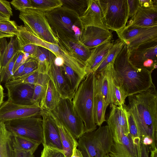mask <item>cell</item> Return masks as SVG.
I'll return each mask as SVG.
<instances>
[{
  "mask_svg": "<svg viewBox=\"0 0 157 157\" xmlns=\"http://www.w3.org/2000/svg\"><path fill=\"white\" fill-rule=\"evenodd\" d=\"M140 140L151 138L157 145V92L155 85L148 89L128 97Z\"/></svg>",
  "mask_w": 157,
  "mask_h": 157,
  "instance_id": "1",
  "label": "cell"
},
{
  "mask_svg": "<svg viewBox=\"0 0 157 157\" xmlns=\"http://www.w3.org/2000/svg\"><path fill=\"white\" fill-rule=\"evenodd\" d=\"M114 80L128 97L146 90L154 85L151 73L134 66L129 60L125 44L114 62Z\"/></svg>",
  "mask_w": 157,
  "mask_h": 157,
  "instance_id": "2",
  "label": "cell"
},
{
  "mask_svg": "<svg viewBox=\"0 0 157 157\" xmlns=\"http://www.w3.org/2000/svg\"><path fill=\"white\" fill-rule=\"evenodd\" d=\"M95 80L94 72L87 75L75 92L72 100L74 109L83 122L85 133L97 129L93 115Z\"/></svg>",
  "mask_w": 157,
  "mask_h": 157,
  "instance_id": "3",
  "label": "cell"
},
{
  "mask_svg": "<svg viewBox=\"0 0 157 157\" xmlns=\"http://www.w3.org/2000/svg\"><path fill=\"white\" fill-rule=\"evenodd\" d=\"M44 13L53 31L59 40H79L83 27L80 16L77 12L62 6Z\"/></svg>",
  "mask_w": 157,
  "mask_h": 157,
  "instance_id": "4",
  "label": "cell"
},
{
  "mask_svg": "<svg viewBox=\"0 0 157 157\" xmlns=\"http://www.w3.org/2000/svg\"><path fill=\"white\" fill-rule=\"evenodd\" d=\"M17 29L16 36L20 48L30 44L44 48L56 57L62 58L65 64L71 67L83 79L85 78L87 74L85 62L72 56L60 45L48 43L38 38L24 26H17Z\"/></svg>",
  "mask_w": 157,
  "mask_h": 157,
  "instance_id": "5",
  "label": "cell"
},
{
  "mask_svg": "<svg viewBox=\"0 0 157 157\" xmlns=\"http://www.w3.org/2000/svg\"><path fill=\"white\" fill-rule=\"evenodd\" d=\"M113 142L112 134L106 125L84 133L79 138L78 147L83 157H105L109 153Z\"/></svg>",
  "mask_w": 157,
  "mask_h": 157,
  "instance_id": "6",
  "label": "cell"
},
{
  "mask_svg": "<svg viewBox=\"0 0 157 157\" xmlns=\"http://www.w3.org/2000/svg\"><path fill=\"white\" fill-rule=\"evenodd\" d=\"M19 17L24 26L34 35L48 42L58 44L59 40L53 31L44 13L25 9L20 11Z\"/></svg>",
  "mask_w": 157,
  "mask_h": 157,
  "instance_id": "7",
  "label": "cell"
},
{
  "mask_svg": "<svg viewBox=\"0 0 157 157\" xmlns=\"http://www.w3.org/2000/svg\"><path fill=\"white\" fill-rule=\"evenodd\" d=\"M98 1L109 30L117 32L126 26L128 19L127 0Z\"/></svg>",
  "mask_w": 157,
  "mask_h": 157,
  "instance_id": "8",
  "label": "cell"
},
{
  "mask_svg": "<svg viewBox=\"0 0 157 157\" xmlns=\"http://www.w3.org/2000/svg\"><path fill=\"white\" fill-rule=\"evenodd\" d=\"M6 127L13 136L25 138L43 144V121L41 116L6 121Z\"/></svg>",
  "mask_w": 157,
  "mask_h": 157,
  "instance_id": "9",
  "label": "cell"
},
{
  "mask_svg": "<svg viewBox=\"0 0 157 157\" xmlns=\"http://www.w3.org/2000/svg\"><path fill=\"white\" fill-rule=\"evenodd\" d=\"M72 100L61 98L56 107L50 111L77 139L85 133V126L73 108Z\"/></svg>",
  "mask_w": 157,
  "mask_h": 157,
  "instance_id": "10",
  "label": "cell"
},
{
  "mask_svg": "<svg viewBox=\"0 0 157 157\" xmlns=\"http://www.w3.org/2000/svg\"><path fill=\"white\" fill-rule=\"evenodd\" d=\"M129 60L136 67L152 73L157 67V40L140 44L129 51Z\"/></svg>",
  "mask_w": 157,
  "mask_h": 157,
  "instance_id": "11",
  "label": "cell"
},
{
  "mask_svg": "<svg viewBox=\"0 0 157 157\" xmlns=\"http://www.w3.org/2000/svg\"><path fill=\"white\" fill-rule=\"evenodd\" d=\"M114 62L108 64L95 74V93L100 94L106 108L113 104V90L114 81Z\"/></svg>",
  "mask_w": 157,
  "mask_h": 157,
  "instance_id": "12",
  "label": "cell"
},
{
  "mask_svg": "<svg viewBox=\"0 0 157 157\" xmlns=\"http://www.w3.org/2000/svg\"><path fill=\"white\" fill-rule=\"evenodd\" d=\"M42 110V108L37 105L18 104L8 99L0 107V121L5 122L39 116Z\"/></svg>",
  "mask_w": 157,
  "mask_h": 157,
  "instance_id": "13",
  "label": "cell"
},
{
  "mask_svg": "<svg viewBox=\"0 0 157 157\" xmlns=\"http://www.w3.org/2000/svg\"><path fill=\"white\" fill-rule=\"evenodd\" d=\"M110 105V113L106 121L112 134L113 141L121 143L122 137L129 133L124 105L122 107H119L113 104Z\"/></svg>",
  "mask_w": 157,
  "mask_h": 157,
  "instance_id": "14",
  "label": "cell"
},
{
  "mask_svg": "<svg viewBox=\"0 0 157 157\" xmlns=\"http://www.w3.org/2000/svg\"><path fill=\"white\" fill-rule=\"evenodd\" d=\"M42 119L44 147H48L63 151L58 128L49 111L43 109L40 114Z\"/></svg>",
  "mask_w": 157,
  "mask_h": 157,
  "instance_id": "15",
  "label": "cell"
},
{
  "mask_svg": "<svg viewBox=\"0 0 157 157\" xmlns=\"http://www.w3.org/2000/svg\"><path fill=\"white\" fill-rule=\"evenodd\" d=\"M112 36V33L109 30L97 27L87 26L82 29L79 40L91 50L111 40Z\"/></svg>",
  "mask_w": 157,
  "mask_h": 157,
  "instance_id": "16",
  "label": "cell"
},
{
  "mask_svg": "<svg viewBox=\"0 0 157 157\" xmlns=\"http://www.w3.org/2000/svg\"><path fill=\"white\" fill-rule=\"evenodd\" d=\"M140 142L135 141L129 133L122 137L121 143L113 141L108 155L109 157H140Z\"/></svg>",
  "mask_w": 157,
  "mask_h": 157,
  "instance_id": "17",
  "label": "cell"
},
{
  "mask_svg": "<svg viewBox=\"0 0 157 157\" xmlns=\"http://www.w3.org/2000/svg\"><path fill=\"white\" fill-rule=\"evenodd\" d=\"M80 18L83 28L94 26L109 30L105 24L103 14L98 0H88L86 9L80 16Z\"/></svg>",
  "mask_w": 157,
  "mask_h": 157,
  "instance_id": "18",
  "label": "cell"
},
{
  "mask_svg": "<svg viewBox=\"0 0 157 157\" xmlns=\"http://www.w3.org/2000/svg\"><path fill=\"white\" fill-rule=\"evenodd\" d=\"M6 87L8 91V99L13 103L24 105H33L34 85L21 83Z\"/></svg>",
  "mask_w": 157,
  "mask_h": 157,
  "instance_id": "19",
  "label": "cell"
},
{
  "mask_svg": "<svg viewBox=\"0 0 157 157\" xmlns=\"http://www.w3.org/2000/svg\"><path fill=\"white\" fill-rule=\"evenodd\" d=\"M127 25L147 28L157 26V5L147 7L140 6Z\"/></svg>",
  "mask_w": 157,
  "mask_h": 157,
  "instance_id": "20",
  "label": "cell"
},
{
  "mask_svg": "<svg viewBox=\"0 0 157 157\" xmlns=\"http://www.w3.org/2000/svg\"><path fill=\"white\" fill-rule=\"evenodd\" d=\"M55 59L52 60L47 74L52 82L61 98L72 100L74 94L71 92L63 75L61 67L55 64Z\"/></svg>",
  "mask_w": 157,
  "mask_h": 157,
  "instance_id": "21",
  "label": "cell"
},
{
  "mask_svg": "<svg viewBox=\"0 0 157 157\" xmlns=\"http://www.w3.org/2000/svg\"><path fill=\"white\" fill-rule=\"evenodd\" d=\"M113 43L114 42L111 40L91 50L90 56L85 62V70L87 75L95 72Z\"/></svg>",
  "mask_w": 157,
  "mask_h": 157,
  "instance_id": "22",
  "label": "cell"
},
{
  "mask_svg": "<svg viewBox=\"0 0 157 157\" xmlns=\"http://www.w3.org/2000/svg\"><path fill=\"white\" fill-rule=\"evenodd\" d=\"M49 111L58 128L63 153L65 157H71L74 147L78 146V142L68 129L59 120L51 111Z\"/></svg>",
  "mask_w": 157,
  "mask_h": 157,
  "instance_id": "23",
  "label": "cell"
},
{
  "mask_svg": "<svg viewBox=\"0 0 157 157\" xmlns=\"http://www.w3.org/2000/svg\"><path fill=\"white\" fill-rule=\"evenodd\" d=\"M74 57L84 62L89 58L91 49L82 44L78 40L66 39L59 40L58 44Z\"/></svg>",
  "mask_w": 157,
  "mask_h": 157,
  "instance_id": "24",
  "label": "cell"
},
{
  "mask_svg": "<svg viewBox=\"0 0 157 157\" xmlns=\"http://www.w3.org/2000/svg\"><path fill=\"white\" fill-rule=\"evenodd\" d=\"M8 42L3 38L0 40L1 68L5 67L14 56L20 51L16 37H11Z\"/></svg>",
  "mask_w": 157,
  "mask_h": 157,
  "instance_id": "25",
  "label": "cell"
},
{
  "mask_svg": "<svg viewBox=\"0 0 157 157\" xmlns=\"http://www.w3.org/2000/svg\"><path fill=\"white\" fill-rule=\"evenodd\" d=\"M31 57L37 61L39 73L47 74L51 62L56 56L48 50L38 46L35 52Z\"/></svg>",
  "mask_w": 157,
  "mask_h": 157,
  "instance_id": "26",
  "label": "cell"
},
{
  "mask_svg": "<svg viewBox=\"0 0 157 157\" xmlns=\"http://www.w3.org/2000/svg\"><path fill=\"white\" fill-rule=\"evenodd\" d=\"M0 157H15L12 134L6 129L4 122L0 121Z\"/></svg>",
  "mask_w": 157,
  "mask_h": 157,
  "instance_id": "27",
  "label": "cell"
},
{
  "mask_svg": "<svg viewBox=\"0 0 157 157\" xmlns=\"http://www.w3.org/2000/svg\"><path fill=\"white\" fill-rule=\"evenodd\" d=\"M61 98L52 82L50 78L41 107L43 109L52 111L57 106Z\"/></svg>",
  "mask_w": 157,
  "mask_h": 157,
  "instance_id": "28",
  "label": "cell"
},
{
  "mask_svg": "<svg viewBox=\"0 0 157 157\" xmlns=\"http://www.w3.org/2000/svg\"><path fill=\"white\" fill-rule=\"evenodd\" d=\"M157 40V26L150 28L125 43L130 51L144 43Z\"/></svg>",
  "mask_w": 157,
  "mask_h": 157,
  "instance_id": "29",
  "label": "cell"
},
{
  "mask_svg": "<svg viewBox=\"0 0 157 157\" xmlns=\"http://www.w3.org/2000/svg\"><path fill=\"white\" fill-rule=\"evenodd\" d=\"M61 67L65 80L71 92L74 94L83 79L71 67L65 63Z\"/></svg>",
  "mask_w": 157,
  "mask_h": 157,
  "instance_id": "30",
  "label": "cell"
},
{
  "mask_svg": "<svg viewBox=\"0 0 157 157\" xmlns=\"http://www.w3.org/2000/svg\"><path fill=\"white\" fill-rule=\"evenodd\" d=\"M106 109L101 96L98 94H95L93 108L94 118L95 123L99 127L106 121L105 113Z\"/></svg>",
  "mask_w": 157,
  "mask_h": 157,
  "instance_id": "31",
  "label": "cell"
},
{
  "mask_svg": "<svg viewBox=\"0 0 157 157\" xmlns=\"http://www.w3.org/2000/svg\"><path fill=\"white\" fill-rule=\"evenodd\" d=\"M125 44L123 40L119 38L116 40L95 72L100 71L108 64L114 62Z\"/></svg>",
  "mask_w": 157,
  "mask_h": 157,
  "instance_id": "32",
  "label": "cell"
},
{
  "mask_svg": "<svg viewBox=\"0 0 157 157\" xmlns=\"http://www.w3.org/2000/svg\"><path fill=\"white\" fill-rule=\"evenodd\" d=\"M32 9L44 13L51 11L63 6L61 0H29Z\"/></svg>",
  "mask_w": 157,
  "mask_h": 157,
  "instance_id": "33",
  "label": "cell"
},
{
  "mask_svg": "<svg viewBox=\"0 0 157 157\" xmlns=\"http://www.w3.org/2000/svg\"><path fill=\"white\" fill-rule=\"evenodd\" d=\"M12 139L13 147L33 153L40 144L29 139L12 135Z\"/></svg>",
  "mask_w": 157,
  "mask_h": 157,
  "instance_id": "34",
  "label": "cell"
},
{
  "mask_svg": "<svg viewBox=\"0 0 157 157\" xmlns=\"http://www.w3.org/2000/svg\"><path fill=\"white\" fill-rule=\"evenodd\" d=\"M149 28L127 25L123 29L116 33L119 38L125 43L137 36Z\"/></svg>",
  "mask_w": 157,
  "mask_h": 157,
  "instance_id": "35",
  "label": "cell"
},
{
  "mask_svg": "<svg viewBox=\"0 0 157 157\" xmlns=\"http://www.w3.org/2000/svg\"><path fill=\"white\" fill-rule=\"evenodd\" d=\"M63 6L67 7L77 12L81 16L87 6L88 0H61Z\"/></svg>",
  "mask_w": 157,
  "mask_h": 157,
  "instance_id": "36",
  "label": "cell"
},
{
  "mask_svg": "<svg viewBox=\"0 0 157 157\" xmlns=\"http://www.w3.org/2000/svg\"><path fill=\"white\" fill-rule=\"evenodd\" d=\"M18 53L14 56L11 59L5 67L1 68L0 71V82L1 83H5L11 80L13 74V70L14 64Z\"/></svg>",
  "mask_w": 157,
  "mask_h": 157,
  "instance_id": "37",
  "label": "cell"
},
{
  "mask_svg": "<svg viewBox=\"0 0 157 157\" xmlns=\"http://www.w3.org/2000/svg\"><path fill=\"white\" fill-rule=\"evenodd\" d=\"M128 118L129 133L135 141L140 142V139L137 126L134 117L129 108L124 105Z\"/></svg>",
  "mask_w": 157,
  "mask_h": 157,
  "instance_id": "38",
  "label": "cell"
},
{
  "mask_svg": "<svg viewBox=\"0 0 157 157\" xmlns=\"http://www.w3.org/2000/svg\"><path fill=\"white\" fill-rule=\"evenodd\" d=\"M128 97L125 92L114 80L113 90V104L119 107L124 105L125 100Z\"/></svg>",
  "mask_w": 157,
  "mask_h": 157,
  "instance_id": "39",
  "label": "cell"
},
{
  "mask_svg": "<svg viewBox=\"0 0 157 157\" xmlns=\"http://www.w3.org/2000/svg\"><path fill=\"white\" fill-rule=\"evenodd\" d=\"M47 86L36 83L34 88L32 102L33 104L41 106L46 93Z\"/></svg>",
  "mask_w": 157,
  "mask_h": 157,
  "instance_id": "40",
  "label": "cell"
},
{
  "mask_svg": "<svg viewBox=\"0 0 157 157\" xmlns=\"http://www.w3.org/2000/svg\"><path fill=\"white\" fill-rule=\"evenodd\" d=\"M17 26L13 21H0V31L16 36L18 33Z\"/></svg>",
  "mask_w": 157,
  "mask_h": 157,
  "instance_id": "41",
  "label": "cell"
},
{
  "mask_svg": "<svg viewBox=\"0 0 157 157\" xmlns=\"http://www.w3.org/2000/svg\"><path fill=\"white\" fill-rule=\"evenodd\" d=\"M37 69L38 64L37 61L29 56L26 60V64L23 72L20 78L25 77L37 70Z\"/></svg>",
  "mask_w": 157,
  "mask_h": 157,
  "instance_id": "42",
  "label": "cell"
},
{
  "mask_svg": "<svg viewBox=\"0 0 157 157\" xmlns=\"http://www.w3.org/2000/svg\"><path fill=\"white\" fill-rule=\"evenodd\" d=\"M40 157H65L63 151L48 147H44Z\"/></svg>",
  "mask_w": 157,
  "mask_h": 157,
  "instance_id": "43",
  "label": "cell"
},
{
  "mask_svg": "<svg viewBox=\"0 0 157 157\" xmlns=\"http://www.w3.org/2000/svg\"><path fill=\"white\" fill-rule=\"evenodd\" d=\"M10 3L16 9L20 11L25 9L32 8L29 0H13Z\"/></svg>",
  "mask_w": 157,
  "mask_h": 157,
  "instance_id": "44",
  "label": "cell"
},
{
  "mask_svg": "<svg viewBox=\"0 0 157 157\" xmlns=\"http://www.w3.org/2000/svg\"><path fill=\"white\" fill-rule=\"evenodd\" d=\"M0 13L10 18L13 16L12 9L10 2L0 0Z\"/></svg>",
  "mask_w": 157,
  "mask_h": 157,
  "instance_id": "45",
  "label": "cell"
},
{
  "mask_svg": "<svg viewBox=\"0 0 157 157\" xmlns=\"http://www.w3.org/2000/svg\"><path fill=\"white\" fill-rule=\"evenodd\" d=\"M128 8V17H133L140 6L139 0H127Z\"/></svg>",
  "mask_w": 157,
  "mask_h": 157,
  "instance_id": "46",
  "label": "cell"
},
{
  "mask_svg": "<svg viewBox=\"0 0 157 157\" xmlns=\"http://www.w3.org/2000/svg\"><path fill=\"white\" fill-rule=\"evenodd\" d=\"M29 56L28 54L21 51L18 52L14 64L13 70V73L20 66L27 60Z\"/></svg>",
  "mask_w": 157,
  "mask_h": 157,
  "instance_id": "47",
  "label": "cell"
},
{
  "mask_svg": "<svg viewBox=\"0 0 157 157\" xmlns=\"http://www.w3.org/2000/svg\"><path fill=\"white\" fill-rule=\"evenodd\" d=\"M15 153V157H34V153L30 151H25L13 147Z\"/></svg>",
  "mask_w": 157,
  "mask_h": 157,
  "instance_id": "48",
  "label": "cell"
},
{
  "mask_svg": "<svg viewBox=\"0 0 157 157\" xmlns=\"http://www.w3.org/2000/svg\"><path fill=\"white\" fill-rule=\"evenodd\" d=\"M26 63V61L20 66L13 73L11 80H13L20 78L23 73Z\"/></svg>",
  "mask_w": 157,
  "mask_h": 157,
  "instance_id": "49",
  "label": "cell"
},
{
  "mask_svg": "<svg viewBox=\"0 0 157 157\" xmlns=\"http://www.w3.org/2000/svg\"><path fill=\"white\" fill-rule=\"evenodd\" d=\"M150 152L148 147L143 144L140 141V157H149Z\"/></svg>",
  "mask_w": 157,
  "mask_h": 157,
  "instance_id": "50",
  "label": "cell"
},
{
  "mask_svg": "<svg viewBox=\"0 0 157 157\" xmlns=\"http://www.w3.org/2000/svg\"><path fill=\"white\" fill-rule=\"evenodd\" d=\"M140 6L145 7L157 5V0H139Z\"/></svg>",
  "mask_w": 157,
  "mask_h": 157,
  "instance_id": "51",
  "label": "cell"
},
{
  "mask_svg": "<svg viewBox=\"0 0 157 157\" xmlns=\"http://www.w3.org/2000/svg\"><path fill=\"white\" fill-rule=\"evenodd\" d=\"M54 63L57 66L61 67L65 63L64 60L62 58L56 56L54 59Z\"/></svg>",
  "mask_w": 157,
  "mask_h": 157,
  "instance_id": "52",
  "label": "cell"
},
{
  "mask_svg": "<svg viewBox=\"0 0 157 157\" xmlns=\"http://www.w3.org/2000/svg\"><path fill=\"white\" fill-rule=\"evenodd\" d=\"M75 147L73 149L72 154L71 157H83L81 151Z\"/></svg>",
  "mask_w": 157,
  "mask_h": 157,
  "instance_id": "53",
  "label": "cell"
},
{
  "mask_svg": "<svg viewBox=\"0 0 157 157\" xmlns=\"http://www.w3.org/2000/svg\"><path fill=\"white\" fill-rule=\"evenodd\" d=\"M4 89L2 86L0 85V107L3 103L4 98Z\"/></svg>",
  "mask_w": 157,
  "mask_h": 157,
  "instance_id": "54",
  "label": "cell"
},
{
  "mask_svg": "<svg viewBox=\"0 0 157 157\" xmlns=\"http://www.w3.org/2000/svg\"><path fill=\"white\" fill-rule=\"evenodd\" d=\"M14 36L13 35L0 31V40L6 37H11Z\"/></svg>",
  "mask_w": 157,
  "mask_h": 157,
  "instance_id": "55",
  "label": "cell"
},
{
  "mask_svg": "<svg viewBox=\"0 0 157 157\" xmlns=\"http://www.w3.org/2000/svg\"><path fill=\"white\" fill-rule=\"evenodd\" d=\"M10 18L0 13V21L10 20Z\"/></svg>",
  "mask_w": 157,
  "mask_h": 157,
  "instance_id": "56",
  "label": "cell"
},
{
  "mask_svg": "<svg viewBox=\"0 0 157 157\" xmlns=\"http://www.w3.org/2000/svg\"><path fill=\"white\" fill-rule=\"evenodd\" d=\"M150 157H157V148L150 151Z\"/></svg>",
  "mask_w": 157,
  "mask_h": 157,
  "instance_id": "57",
  "label": "cell"
},
{
  "mask_svg": "<svg viewBox=\"0 0 157 157\" xmlns=\"http://www.w3.org/2000/svg\"><path fill=\"white\" fill-rule=\"evenodd\" d=\"M1 68V66L0 55V71ZM0 84H1V83L0 82Z\"/></svg>",
  "mask_w": 157,
  "mask_h": 157,
  "instance_id": "58",
  "label": "cell"
},
{
  "mask_svg": "<svg viewBox=\"0 0 157 157\" xmlns=\"http://www.w3.org/2000/svg\"><path fill=\"white\" fill-rule=\"evenodd\" d=\"M105 157H109L108 155H106Z\"/></svg>",
  "mask_w": 157,
  "mask_h": 157,
  "instance_id": "59",
  "label": "cell"
}]
</instances>
